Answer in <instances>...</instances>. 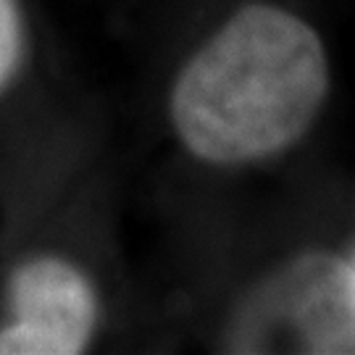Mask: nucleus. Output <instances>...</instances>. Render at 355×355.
I'll return each instance as SVG.
<instances>
[{"mask_svg":"<svg viewBox=\"0 0 355 355\" xmlns=\"http://www.w3.org/2000/svg\"><path fill=\"white\" fill-rule=\"evenodd\" d=\"M331 66L318 29L287 6L255 0L192 51L168 92L182 150L242 168L292 150L329 101Z\"/></svg>","mask_w":355,"mask_h":355,"instance_id":"f257e3e1","label":"nucleus"},{"mask_svg":"<svg viewBox=\"0 0 355 355\" xmlns=\"http://www.w3.org/2000/svg\"><path fill=\"white\" fill-rule=\"evenodd\" d=\"M101 324V297L87 271L64 255H32L6 284L0 355L85 353Z\"/></svg>","mask_w":355,"mask_h":355,"instance_id":"f03ea898","label":"nucleus"},{"mask_svg":"<svg viewBox=\"0 0 355 355\" xmlns=\"http://www.w3.org/2000/svg\"><path fill=\"white\" fill-rule=\"evenodd\" d=\"M26 53V24L19 0H0V92L19 74Z\"/></svg>","mask_w":355,"mask_h":355,"instance_id":"7ed1b4c3","label":"nucleus"},{"mask_svg":"<svg viewBox=\"0 0 355 355\" xmlns=\"http://www.w3.org/2000/svg\"><path fill=\"white\" fill-rule=\"evenodd\" d=\"M347 263H350V274H353V282H355V250H353V255L347 258Z\"/></svg>","mask_w":355,"mask_h":355,"instance_id":"20e7f679","label":"nucleus"}]
</instances>
